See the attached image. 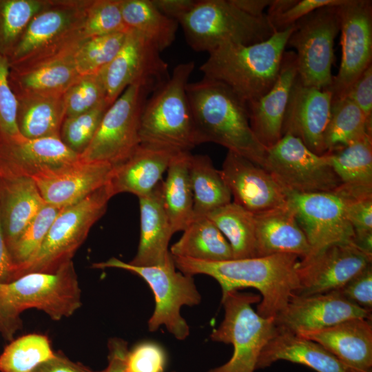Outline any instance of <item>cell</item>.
<instances>
[{"label": "cell", "mask_w": 372, "mask_h": 372, "mask_svg": "<svg viewBox=\"0 0 372 372\" xmlns=\"http://www.w3.org/2000/svg\"><path fill=\"white\" fill-rule=\"evenodd\" d=\"M180 272L194 276L205 274L214 278L222 293L252 287L262 296L257 313L275 318L287 306L299 287L298 268L300 258L279 254L250 258L204 261L172 256Z\"/></svg>", "instance_id": "6da1fadb"}, {"label": "cell", "mask_w": 372, "mask_h": 372, "mask_svg": "<svg viewBox=\"0 0 372 372\" xmlns=\"http://www.w3.org/2000/svg\"><path fill=\"white\" fill-rule=\"evenodd\" d=\"M186 92L200 144L214 143L265 167L267 149L256 137L247 103L225 84L203 77Z\"/></svg>", "instance_id": "7a4b0ae2"}, {"label": "cell", "mask_w": 372, "mask_h": 372, "mask_svg": "<svg viewBox=\"0 0 372 372\" xmlns=\"http://www.w3.org/2000/svg\"><path fill=\"white\" fill-rule=\"evenodd\" d=\"M294 28L275 32L254 44L223 45L209 53L199 69L203 77L225 84L247 103L256 101L275 83Z\"/></svg>", "instance_id": "3957f363"}, {"label": "cell", "mask_w": 372, "mask_h": 372, "mask_svg": "<svg viewBox=\"0 0 372 372\" xmlns=\"http://www.w3.org/2000/svg\"><path fill=\"white\" fill-rule=\"evenodd\" d=\"M82 305L81 289L73 261L53 273H30L0 283V333L12 341L27 309L43 311L53 320L73 315Z\"/></svg>", "instance_id": "277c9868"}, {"label": "cell", "mask_w": 372, "mask_h": 372, "mask_svg": "<svg viewBox=\"0 0 372 372\" xmlns=\"http://www.w3.org/2000/svg\"><path fill=\"white\" fill-rule=\"evenodd\" d=\"M90 0H50L31 20L8 59L22 70L72 56L85 41L81 28Z\"/></svg>", "instance_id": "5b68a950"}, {"label": "cell", "mask_w": 372, "mask_h": 372, "mask_svg": "<svg viewBox=\"0 0 372 372\" xmlns=\"http://www.w3.org/2000/svg\"><path fill=\"white\" fill-rule=\"evenodd\" d=\"M194 65V61L178 64L147 99L141 117V143L176 152L200 145L186 92Z\"/></svg>", "instance_id": "8992f818"}, {"label": "cell", "mask_w": 372, "mask_h": 372, "mask_svg": "<svg viewBox=\"0 0 372 372\" xmlns=\"http://www.w3.org/2000/svg\"><path fill=\"white\" fill-rule=\"evenodd\" d=\"M178 22L189 45L208 53L227 43H260L276 32L267 14L251 17L230 0H197Z\"/></svg>", "instance_id": "52a82bcc"}, {"label": "cell", "mask_w": 372, "mask_h": 372, "mask_svg": "<svg viewBox=\"0 0 372 372\" xmlns=\"http://www.w3.org/2000/svg\"><path fill=\"white\" fill-rule=\"evenodd\" d=\"M113 197L106 185L79 202L61 209L36 254L15 269L13 279L30 273H53L72 260Z\"/></svg>", "instance_id": "ba28073f"}, {"label": "cell", "mask_w": 372, "mask_h": 372, "mask_svg": "<svg viewBox=\"0 0 372 372\" xmlns=\"http://www.w3.org/2000/svg\"><path fill=\"white\" fill-rule=\"evenodd\" d=\"M251 293L231 290L223 293V320L210 335L214 342L231 344L234 352L225 364L208 372H254L261 351L277 333L274 318H264L251 304L260 301Z\"/></svg>", "instance_id": "9c48e42d"}, {"label": "cell", "mask_w": 372, "mask_h": 372, "mask_svg": "<svg viewBox=\"0 0 372 372\" xmlns=\"http://www.w3.org/2000/svg\"><path fill=\"white\" fill-rule=\"evenodd\" d=\"M92 267L121 269L142 278L151 288L156 302L147 322L149 330L155 331L164 325L178 340H185L189 335V327L180 315V308L199 304L201 296L193 276L176 271L174 262L164 265L135 266L112 257L93 263Z\"/></svg>", "instance_id": "30bf717a"}, {"label": "cell", "mask_w": 372, "mask_h": 372, "mask_svg": "<svg viewBox=\"0 0 372 372\" xmlns=\"http://www.w3.org/2000/svg\"><path fill=\"white\" fill-rule=\"evenodd\" d=\"M154 90L141 83L127 87L108 107L94 136L79 159L114 166L127 160L141 144L142 112L148 95Z\"/></svg>", "instance_id": "8fae6325"}, {"label": "cell", "mask_w": 372, "mask_h": 372, "mask_svg": "<svg viewBox=\"0 0 372 372\" xmlns=\"http://www.w3.org/2000/svg\"><path fill=\"white\" fill-rule=\"evenodd\" d=\"M339 6L318 8L294 24L287 46L296 50L298 77L305 85L329 90L332 85L334 41L340 29Z\"/></svg>", "instance_id": "7c38bea8"}, {"label": "cell", "mask_w": 372, "mask_h": 372, "mask_svg": "<svg viewBox=\"0 0 372 372\" xmlns=\"http://www.w3.org/2000/svg\"><path fill=\"white\" fill-rule=\"evenodd\" d=\"M265 169L285 192L333 194L340 185L327 156L313 152L290 134L267 149Z\"/></svg>", "instance_id": "4fadbf2b"}, {"label": "cell", "mask_w": 372, "mask_h": 372, "mask_svg": "<svg viewBox=\"0 0 372 372\" xmlns=\"http://www.w3.org/2000/svg\"><path fill=\"white\" fill-rule=\"evenodd\" d=\"M161 52L141 34L127 30L121 48L101 71L109 105L132 85L145 84L156 90L168 80V66Z\"/></svg>", "instance_id": "5bb4252c"}, {"label": "cell", "mask_w": 372, "mask_h": 372, "mask_svg": "<svg viewBox=\"0 0 372 372\" xmlns=\"http://www.w3.org/2000/svg\"><path fill=\"white\" fill-rule=\"evenodd\" d=\"M285 193L287 205L309 244V256L335 243L354 245V231L347 218L344 203L340 197L325 192Z\"/></svg>", "instance_id": "9a60e30c"}, {"label": "cell", "mask_w": 372, "mask_h": 372, "mask_svg": "<svg viewBox=\"0 0 372 372\" xmlns=\"http://www.w3.org/2000/svg\"><path fill=\"white\" fill-rule=\"evenodd\" d=\"M338 10L342 59L329 89L332 101L343 98L349 87L372 65V1L344 0Z\"/></svg>", "instance_id": "2e32d148"}, {"label": "cell", "mask_w": 372, "mask_h": 372, "mask_svg": "<svg viewBox=\"0 0 372 372\" xmlns=\"http://www.w3.org/2000/svg\"><path fill=\"white\" fill-rule=\"evenodd\" d=\"M369 255L355 245L335 243L300 260L295 295L311 296L340 289L371 265Z\"/></svg>", "instance_id": "e0dca14e"}, {"label": "cell", "mask_w": 372, "mask_h": 372, "mask_svg": "<svg viewBox=\"0 0 372 372\" xmlns=\"http://www.w3.org/2000/svg\"><path fill=\"white\" fill-rule=\"evenodd\" d=\"M371 312L351 302L339 291L311 296L293 295L274 318L278 331L301 335L356 318L371 319Z\"/></svg>", "instance_id": "ac0fdd59"}, {"label": "cell", "mask_w": 372, "mask_h": 372, "mask_svg": "<svg viewBox=\"0 0 372 372\" xmlns=\"http://www.w3.org/2000/svg\"><path fill=\"white\" fill-rule=\"evenodd\" d=\"M220 172L233 202L253 214L287 207L282 188L267 169L250 160L228 151Z\"/></svg>", "instance_id": "d6986e66"}, {"label": "cell", "mask_w": 372, "mask_h": 372, "mask_svg": "<svg viewBox=\"0 0 372 372\" xmlns=\"http://www.w3.org/2000/svg\"><path fill=\"white\" fill-rule=\"evenodd\" d=\"M115 166L77 161L44 169L32 177L45 203L63 208L106 185Z\"/></svg>", "instance_id": "ffe728a7"}, {"label": "cell", "mask_w": 372, "mask_h": 372, "mask_svg": "<svg viewBox=\"0 0 372 372\" xmlns=\"http://www.w3.org/2000/svg\"><path fill=\"white\" fill-rule=\"evenodd\" d=\"M332 93L302 83L297 76L287 105L282 136L299 138L313 152L325 154L324 137L329 121Z\"/></svg>", "instance_id": "44dd1931"}, {"label": "cell", "mask_w": 372, "mask_h": 372, "mask_svg": "<svg viewBox=\"0 0 372 372\" xmlns=\"http://www.w3.org/2000/svg\"><path fill=\"white\" fill-rule=\"evenodd\" d=\"M79 155L57 137L0 139V177H30L74 162Z\"/></svg>", "instance_id": "7402d4cb"}, {"label": "cell", "mask_w": 372, "mask_h": 372, "mask_svg": "<svg viewBox=\"0 0 372 372\" xmlns=\"http://www.w3.org/2000/svg\"><path fill=\"white\" fill-rule=\"evenodd\" d=\"M297 76L296 54L285 51L273 85L262 96L247 103L251 127L267 149L282 136L284 118Z\"/></svg>", "instance_id": "603a6c76"}, {"label": "cell", "mask_w": 372, "mask_h": 372, "mask_svg": "<svg viewBox=\"0 0 372 372\" xmlns=\"http://www.w3.org/2000/svg\"><path fill=\"white\" fill-rule=\"evenodd\" d=\"M298 335L322 346L347 372H372V326L369 319L352 318Z\"/></svg>", "instance_id": "cb8c5ba5"}, {"label": "cell", "mask_w": 372, "mask_h": 372, "mask_svg": "<svg viewBox=\"0 0 372 372\" xmlns=\"http://www.w3.org/2000/svg\"><path fill=\"white\" fill-rule=\"evenodd\" d=\"M178 153L171 149L142 144L123 163L115 166L107 183L112 196L130 193L138 198L149 194Z\"/></svg>", "instance_id": "d4e9b609"}, {"label": "cell", "mask_w": 372, "mask_h": 372, "mask_svg": "<svg viewBox=\"0 0 372 372\" xmlns=\"http://www.w3.org/2000/svg\"><path fill=\"white\" fill-rule=\"evenodd\" d=\"M162 182L149 194L138 198L140 240L136 254L129 262L132 265H164L174 262L168 245L174 231L164 207Z\"/></svg>", "instance_id": "484cf974"}, {"label": "cell", "mask_w": 372, "mask_h": 372, "mask_svg": "<svg viewBox=\"0 0 372 372\" xmlns=\"http://www.w3.org/2000/svg\"><path fill=\"white\" fill-rule=\"evenodd\" d=\"M326 155L340 182L334 194L344 201L372 198V136Z\"/></svg>", "instance_id": "4316f807"}, {"label": "cell", "mask_w": 372, "mask_h": 372, "mask_svg": "<svg viewBox=\"0 0 372 372\" xmlns=\"http://www.w3.org/2000/svg\"><path fill=\"white\" fill-rule=\"evenodd\" d=\"M30 177H0V219L8 249L45 205Z\"/></svg>", "instance_id": "83f0119b"}, {"label": "cell", "mask_w": 372, "mask_h": 372, "mask_svg": "<svg viewBox=\"0 0 372 372\" xmlns=\"http://www.w3.org/2000/svg\"><path fill=\"white\" fill-rule=\"evenodd\" d=\"M254 216L257 257L288 254L301 260L309 256L307 237L287 205Z\"/></svg>", "instance_id": "f1b7e54d"}, {"label": "cell", "mask_w": 372, "mask_h": 372, "mask_svg": "<svg viewBox=\"0 0 372 372\" xmlns=\"http://www.w3.org/2000/svg\"><path fill=\"white\" fill-rule=\"evenodd\" d=\"M278 360L302 364L317 372H347L340 361L320 344L278 331L261 351L256 369L267 368Z\"/></svg>", "instance_id": "f546056e"}, {"label": "cell", "mask_w": 372, "mask_h": 372, "mask_svg": "<svg viewBox=\"0 0 372 372\" xmlns=\"http://www.w3.org/2000/svg\"><path fill=\"white\" fill-rule=\"evenodd\" d=\"M16 123L20 134L27 138H60L65 113L63 95L20 94Z\"/></svg>", "instance_id": "4dcf8cb0"}, {"label": "cell", "mask_w": 372, "mask_h": 372, "mask_svg": "<svg viewBox=\"0 0 372 372\" xmlns=\"http://www.w3.org/2000/svg\"><path fill=\"white\" fill-rule=\"evenodd\" d=\"M190 152L176 153L162 182L163 204L174 233L183 231L194 219V199L189 178Z\"/></svg>", "instance_id": "1f68e13d"}, {"label": "cell", "mask_w": 372, "mask_h": 372, "mask_svg": "<svg viewBox=\"0 0 372 372\" xmlns=\"http://www.w3.org/2000/svg\"><path fill=\"white\" fill-rule=\"evenodd\" d=\"M79 76L72 56L30 69H10L9 82L15 96L63 95Z\"/></svg>", "instance_id": "d6a6232c"}, {"label": "cell", "mask_w": 372, "mask_h": 372, "mask_svg": "<svg viewBox=\"0 0 372 372\" xmlns=\"http://www.w3.org/2000/svg\"><path fill=\"white\" fill-rule=\"evenodd\" d=\"M169 249L172 256L204 261L233 259L231 248L216 225L207 216L195 218Z\"/></svg>", "instance_id": "836d02e7"}, {"label": "cell", "mask_w": 372, "mask_h": 372, "mask_svg": "<svg viewBox=\"0 0 372 372\" xmlns=\"http://www.w3.org/2000/svg\"><path fill=\"white\" fill-rule=\"evenodd\" d=\"M189 178L194 199V218L206 216L230 202L231 193L220 170L205 154H191Z\"/></svg>", "instance_id": "e575fe53"}, {"label": "cell", "mask_w": 372, "mask_h": 372, "mask_svg": "<svg viewBox=\"0 0 372 372\" xmlns=\"http://www.w3.org/2000/svg\"><path fill=\"white\" fill-rule=\"evenodd\" d=\"M121 9L127 28L141 34L160 52L175 40L178 22L161 12L151 0H121Z\"/></svg>", "instance_id": "d590c367"}, {"label": "cell", "mask_w": 372, "mask_h": 372, "mask_svg": "<svg viewBox=\"0 0 372 372\" xmlns=\"http://www.w3.org/2000/svg\"><path fill=\"white\" fill-rule=\"evenodd\" d=\"M366 136H372V120L348 99L333 100L324 137L325 154L342 149Z\"/></svg>", "instance_id": "8d00e7d4"}, {"label": "cell", "mask_w": 372, "mask_h": 372, "mask_svg": "<svg viewBox=\"0 0 372 372\" xmlns=\"http://www.w3.org/2000/svg\"><path fill=\"white\" fill-rule=\"evenodd\" d=\"M228 241L233 259L257 257L255 216L230 202L207 216Z\"/></svg>", "instance_id": "74e56055"}, {"label": "cell", "mask_w": 372, "mask_h": 372, "mask_svg": "<svg viewBox=\"0 0 372 372\" xmlns=\"http://www.w3.org/2000/svg\"><path fill=\"white\" fill-rule=\"evenodd\" d=\"M50 0H0V54L13 53L33 17Z\"/></svg>", "instance_id": "f35d334b"}, {"label": "cell", "mask_w": 372, "mask_h": 372, "mask_svg": "<svg viewBox=\"0 0 372 372\" xmlns=\"http://www.w3.org/2000/svg\"><path fill=\"white\" fill-rule=\"evenodd\" d=\"M55 355L46 335L30 333L18 338L0 355V372H32Z\"/></svg>", "instance_id": "ab89813d"}, {"label": "cell", "mask_w": 372, "mask_h": 372, "mask_svg": "<svg viewBox=\"0 0 372 372\" xmlns=\"http://www.w3.org/2000/svg\"><path fill=\"white\" fill-rule=\"evenodd\" d=\"M127 32L86 39L73 55L74 63L78 74L84 76L96 74L103 70L121 48Z\"/></svg>", "instance_id": "60d3db41"}, {"label": "cell", "mask_w": 372, "mask_h": 372, "mask_svg": "<svg viewBox=\"0 0 372 372\" xmlns=\"http://www.w3.org/2000/svg\"><path fill=\"white\" fill-rule=\"evenodd\" d=\"M61 209L46 203L8 249L14 271L36 254Z\"/></svg>", "instance_id": "b9f144b4"}, {"label": "cell", "mask_w": 372, "mask_h": 372, "mask_svg": "<svg viewBox=\"0 0 372 372\" xmlns=\"http://www.w3.org/2000/svg\"><path fill=\"white\" fill-rule=\"evenodd\" d=\"M127 30L122 17L121 0H90L81 28L84 39Z\"/></svg>", "instance_id": "7bdbcfd3"}, {"label": "cell", "mask_w": 372, "mask_h": 372, "mask_svg": "<svg viewBox=\"0 0 372 372\" xmlns=\"http://www.w3.org/2000/svg\"><path fill=\"white\" fill-rule=\"evenodd\" d=\"M110 105L103 102L93 109L65 118L60 131L63 143L77 155L87 147Z\"/></svg>", "instance_id": "ee69618b"}, {"label": "cell", "mask_w": 372, "mask_h": 372, "mask_svg": "<svg viewBox=\"0 0 372 372\" xmlns=\"http://www.w3.org/2000/svg\"><path fill=\"white\" fill-rule=\"evenodd\" d=\"M63 99L65 118L78 115L107 102L101 72L79 76L63 94Z\"/></svg>", "instance_id": "f6af8a7d"}, {"label": "cell", "mask_w": 372, "mask_h": 372, "mask_svg": "<svg viewBox=\"0 0 372 372\" xmlns=\"http://www.w3.org/2000/svg\"><path fill=\"white\" fill-rule=\"evenodd\" d=\"M10 65L7 57L0 54V139L22 136L17 128V101L9 82Z\"/></svg>", "instance_id": "bcb514c9"}, {"label": "cell", "mask_w": 372, "mask_h": 372, "mask_svg": "<svg viewBox=\"0 0 372 372\" xmlns=\"http://www.w3.org/2000/svg\"><path fill=\"white\" fill-rule=\"evenodd\" d=\"M344 203L347 218L355 234L354 245L372 255V198Z\"/></svg>", "instance_id": "7dc6e473"}, {"label": "cell", "mask_w": 372, "mask_h": 372, "mask_svg": "<svg viewBox=\"0 0 372 372\" xmlns=\"http://www.w3.org/2000/svg\"><path fill=\"white\" fill-rule=\"evenodd\" d=\"M165 353L155 342H143L128 351L127 372H164Z\"/></svg>", "instance_id": "c3c4849f"}, {"label": "cell", "mask_w": 372, "mask_h": 372, "mask_svg": "<svg viewBox=\"0 0 372 372\" xmlns=\"http://www.w3.org/2000/svg\"><path fill=\"white\" fill-rule=\"evenodd\" d=\"M344 1V0H294L285 12L269 21L276 32L282 31L318 8L339 6Z\"/></svg>", "instance_id": "681fc988"}, {"label": "cell", "mask_w": 372, "mask_h": 372, "mask_svg": "<svg viewBox=\"0 0 372 372\" xmlns=\"http://www.w3.org/2000/svg\"><path fill=\"white\" fill-rule=\"evenodd\" d=\"M338 291L351 302L371 312L372 265H369Z\"/></svg>", "instance_id": "f907efd6"}, {"label": "cell", "mask_w": 372, "mask_h": 372, "mask_svg": "<svg viewBox=\"0 0 372 372\" xmlns=\"http://www.w3.org/2000/svg\"><path fill=\"white\" fill-rule=\"evenodd\" d=\"M343 98L351 101L372 120V65L349 87Z\"/></svg>", "instance_id": "816d5d0a"}, {"label": "cell", "mask_w": 372, "mask_h": 372, "mask_svg": "<svg viewBox=\"0 0 372 372\" xmlns=\"http://www.w3.org/2000/svg\"><path fill=\"white\" fill-rule=\"evenodd\" d=\"M32 372H103L93 371L85 365L75 362L61 353H55L51 359L43 362Z\"/></svg>", "instance_id": "f5cc1de1"}, {"label": "cell", "mask_w": 372, "mask_h": 372, "mask_svg": "<svg viewBox=\"0 0 372 372\" xmlns=\"http://www.w3.org/2000/svg\"><path fill=\"white\" fill-rule=\"evenodd\" d=\"M107 348L108 364L103 372H127L126 360L129 351L127 342L112 338L108 341Z\"/></svg>", "instance_id": "db71d44e"}, {"label": "cell", "mask_w": 372, "mask_h": 372, "mask_svg": "<svg viewBox=\"0 0 372 372\" xmlns=\"http://www.w3.org/2000/svg\"><path fill=\"white\" fill-rule=\"evenodd\" d=\"M154 6L165 16L176 20L189 12L194 0H151Z\"/></svg>", "instance_id": "11a10c76"}, {"label": "cell", "mask_w": 372, "mask_h": 372, "mask_svg": "<svg viewBox=\"0 0 372 372\" xmlns=\"http://www.w3.org/2000/svg\"><path fill=\"white\" fill-rule=\"evenodd\" d=\"M14 268L0 219V283L12 281Z\"/></svg>", "instance_id": "9f6ffc18"}, {"label": "cell", "mask_w": 372, "mask_h": 372, "mask_svg": "<svg viewBox=\"0 0 372 372\" xmlns=\"http://www.w3.org/2000/svg\"><path fill=\"white\" fill-rule=\"evenodd\" d=\"M238 9L245 13L254 17H262L266 13L265 9L268 8L271 0H230Z\"/></svg>", "instance_id": "6f0895ef"}]
</instances>
